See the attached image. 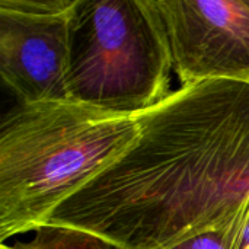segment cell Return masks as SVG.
<instances>
[{"label": "cell", "instance_id": "cell-4", "mask_svg": "<svg viewBox=\"0 0 249 249\" xmlns=\"http://www.w3.org/2000/svg\"><path fill=\"white\" fill-rule=\"evenodd\" d=\"M76 0H1L0 74L20 104L67 101Z\"/></svg>", "mask_w": 249, "mask_h": 249}, {"label": "cell", "instance_id": "cell-11", "mask_svg": "<svg viewBox=\"0 0 249 249\" xmlns=\"http://www.w3.org/2000/svg\"><path fill=\"white\" fill-rule=\"evenodd\" d=\"M118 249H121V248H118Z\"/></svg>", "mask_w": 249, "mask_h": 249}, {"label": "cell", "instance_id": "cell-9", "mask_svg": "<svg viewBox=\"0 0 249 249\" xmlns=\"http://www.w3.org/2000/svg\"><path fill=\"white\" fill-rule=\"evenodd\" d=\"M247 1H248V4H249V0H247Z\"/></svg>", "mask_w": 249, "mask_h": 249}, {"label": "cell", "instance_id": "cell-7", "mask_svg": "<svg viewBox=\"0 0 249 249\" xmlns=\"http://www.w3.org/2000/svg\"><path fill=\"white\" fill-rule=\"evenodd\" d=\"M217 231L225 232L229 249H249V203L229 216Z\"/></svg>", "mask_w": 249, "mask_h": 249}, {"label": "cell", "instance_id": "cell-6", "mask_svg": "<svg viewBox=\"0 0 249 249\" xmlns=\"http://www.w3.org/2000/svg\"><path fill=\"white\" fill-rule=\"evenodd\" d=\"M31 241L16 242L13 247L4 249H118L107 239L66 225H39Z\"/></svg>", "mask_w": 249, "mask_h": 249}, {"label": "cell", "instance_id": "cell-12", "mask_svg": "<svg viewBox=\"0 0 249 249\" xmlns=\"http://www.w3.org/2000/svg\"><path fill=\"white\" fill-rule=\"evenodd\" d=\"M248 82H249V80H248Z\"/></svg>", "mask_w": 249, "mask_h": 249}, {"label": "cell", "instance_id": "cell-10", "mask_svg": "<svg viewBox=\"0 0 249 249\" xmlns=\"http://www.w3.org/2000/svg\"><path fill=\"white\" fill-rule=\"evenodd\" d=\"M1 249H4V248H1Z\"/></svg>", "mask_w": 249, "mask_h": 249}, {"label": "cell", "instance_id": "cell-5", "mask_svg": "<svg viewBox=\"0 0 249 249\" xmlns=\"http://www.w3.org/2000/svg\"><path fill=\"white\" fill-rule=\"evenodd\" d=\"M179 88L207 80H249L247 0H152Z\"/></svg>", "mask_w": 249, "mask_h": 249}, {"label": "cell", "instance_id": "cell-1", "mask_svg": "<svg viewBox=\"0 0 249 249\" xmlns=\"http://www.w3.org/2000/svg\"><path fill=\"white\" fill-rule=\"evenodd\" d=\"M139 125L133 146L44 223L83 229L121 249H169L217 231L248 204V80L179 88L139 114Z\"/></svg>", "mask_w": 249, "mask_h": 249}, {"label": "cell", "instance_id": "cell-8", "mask_svg": "<svg viewBox=\"0 0 249 249\" xmlns=\"http://www.w3.org/2000/svg\"><path fill=\"white\" fill-rule=\"evenodd\" d=\"M169 249H229L223 231H209L191 236Z\"/></svg>", "mask_w": 249, "mask_h": 249}, {"label": "cell", "instance_id": "cell-2", "mask_svg": "<svg viewBox=\"0 0 249 249\" xmlns=\"http://www.w3.org/2000/svg\"><path fill=\"white\" fill-rule=\"evenodd\" d=\"M139 114L20 104L0 131V241L35 231L139 137Z\"/></svg>", "mask_w": 249, "mask_h": 249}, {"label": "cell", "instance_id": "cell-3", "mask_svg": "<svg viewBox=\"0 0 249 249\" xmlns=\"http://www.w3.org/2000/svg\"><path fill=\"white\" fill-rule=\"evenodd\" d=\"M169 45L152 0H76L67 101L142 114L168 98Z\"/></svg>", "mask_w": 249, "mask_h": 249}]
</instances>
